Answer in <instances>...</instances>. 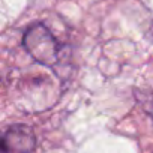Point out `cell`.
Wrapping results in <instances>:
<instances>
[{
    "mask_svg": "<svg viewBox=\"0 0 153 153\" xmlns=\"http://www.w3.org/2000/svg\"><path fill=\"white\" fill-rule=\"evenodd\" d=\"M23 47L32 59L47 68H56L60 62V44L42 23H35L23 35Z\"/></svg>",
    "mask_w": 153,
    "mask_h": 153,
    "instance_id": "obj_1",
    "label": "cell"
},
{
    "mask_svg": "<svg viewBox=\"0 0 153 153\" xmlns=\"http://www.w3.org/2000/svg\"><path fill=\"white\" fill-rule=\"evenodd\" d=\"M36 135L26 125H12L0 131V153H33Z\"/></svg>",
    "mask_w": 153,
    "mask_h": 153,
    "instance_id": "obj_2",
    "label": "cell"
}]
</instances>
